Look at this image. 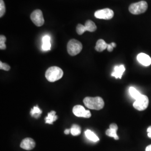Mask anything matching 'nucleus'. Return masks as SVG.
<instances>
[{"label":"nucleus","mask_w":151,"mask_h":151,"mask_svg":"<svg viewBox=\"0 0 151 151\" xmlns=\"http://www.w3.org/2000/svg\"><path fill=\"white\" fill-rule=\"evenodd\" d=\"M114 47L111 45V44H108V47H107V49H108L109 52H112L113 50Z\"/></svg>","instance_id":"obj_25"},{"label":"nucleus","mask_w":151,"mask_h":151,"mask_svg":"<svg viewBox=\"0 0 151 151\" xmlns=\"http://www.w3.org/2000/svg\"><path fill=\"white\" fill-rule=\"evenodd\" d=\"M125 70L124 65H116L114 68L113 72L111 73V76L114 77L115 78H122L123 74Z\"/></svg>","instance_id":"obj_12"},{"label":"nucleus","mask_w":151,"mask_h":151,"mask_svg":"<svg viewBox=\"0 0 151 151\" xmlns=\"http://www.w3.org/2000/svg\"><path fill=\"white\" fill-rule=\"evenodd\" d=\"M147 133H148V136L149 138H151V126L149 127L147 129Z\"/></svg>","instance_id":"obj_26"},{"label":"nucleus","mask_w":151,"mask_h":151,"mask_svg":"<svg viewBox=\"0 0 151 151\" xmlns=\"http://www.w3.org/2000/svg\"><path fill=\"white\" fill-rule=\"evenodd\" d=\"M73 113L77 117L89 118L91 116V114L89 110H86L83 106L79 105H76L73 107Z\"/></svg>","instance_id":"obj_9"},{"label":"nucleus","mask_w":151,"mask_h":151,"mask_svg":"<svg viewBox=\"0 0 151 151\" xmlns=\"http://www.w3.org/2000/svg\"><path fill=\"white\" fill-rule=\"evenodd\" d=\"M70 133V129H67L65 130V134H69Z\"/></svg>","instance_id":"obj_27"},{"label":"nucleus","mask_w":151,"mask_h":151,"mask_svg":"<svg viewBox=\"0 0 151 151\" xmlns=\"http://www.w3.org/2000/svg\"><path fill=\"white\" fill-rule=\"evenodd\" d=\"M111 45L114 48H115V47H116V44L115 43H111Z\"/></svg>","instance_id":"obj_29"},{"label":"nucleus","mask_w":151,"mask_h":151,"mask_svg":"<svg viewBox=\"0 0 151 151\" xmlns=\"http://www.w3.org/2000/svg\"><path fill=\"white\" fill-rule=\"evenodd\" d=\"M63 75L62 70L56 66L50 67L45 72V77L49 82H53L60 80Z\"/></svg>","instance_id":"obj_2"},{"label":"nucleus","mask_w":151,"mask_h":151,"mask_svg":"<svg viewBox=\"0 0 151 151\" xmlns=\"http://www.w3.org/2000/svg\"><path fill=\"white\" fill-rule=\"evenodd\" d=\"M42 49L44 51L49 50L51 48V43H50V37L49 35H45L42 39Z\"/></svg>","instance_id":"obj_13"},{"label":"nucleus","mask_w":151,"mask_h":151,"mask_svg":"<svg viewBox=\"0 0 151 151\" xmlns=\"http://www.w3.org/2000/svg\"><path fill=\"white\" fill-rule=\"evenodd\" d=\"M6 41V38L4 35H1L0 36V49L1 50H4L6 48L5 42Z\"/></svg>","instance_id":"obj_22"},{"label":"nucleus","mask_w":151,"mask_h":151,"mask_svg":"<svg viewBox=\"0 0 151 151\" xmlns=\"http://www.w3.org/2000/svg\"><path fill=\"white\" fill-rule=\"evenodd\" d=\"M70 129V133L73 136H76L80 134L81 132V128L80 126L76 124H73Z\"/></svg>","instance_id":"obj_17"},{"label":"nucleus","mask_w":151,"mask_h":151,"mask_svg":"<svg viewBox=\"0 0 151 151\" xmlns=\"http://www.w3.org/2000/svg\"><path fill=\"white\" fill-rule=\"evenodd\" d=\"M6 7L3 0H0V17H2L5 14Z\"/></svg>","instance_id":"obj_21"},{"label":"nucleus","mask_w":151,"mask_h":151,"mask_svg":"<svg viewBox=\"0 0 151 151\" xmlns=\"http://www.w3.org/2000/svg\"><path fill=\"white\" fill-rule=\"evenodd\" d=\"M137 60L141 65L144 66H149L151 65V58L147 54L141 53L137 57Z\"/></svg>","instance_id":"obj_11"},{"label":"nucleus","mask_w":151,"mask_h":151,"mask_svg":"<svg viewBox=\"0 0 151 151\" xmlns=\"http://www.w3.org/2000/svg\"><path fill=\"white\" fill-rule=\"evenodd\" d=\"M117 130H118L109 128V129L106 131V134L109 137H113L115 140H118L119 139V137L118 136L117 133H116Z\"/></svg>","instance_id":"obj_19"},{"label":"nucleus","mask_w":151,"mask_h":151,"mask_svg":"<svg viewBox=\"0 0 151 151\" xmlns=\"http://www.w3.org/2000/svg\"><path fill=\"white\" fill-rule=\"evenodd\" d=\"M94 15L95 17L100 19L110 20L113 17L114 15V11L110 9H104L102 10H97L95 12Z\"/></svg>","instance_id":"obj_8"},{"label":"nucleus","mask_w":151,"mask_h":151,"mask_svg":"<svg viewBox=\"0 0 151 151\" xmlns=\"http://www.w3.org/2000/svg\"><path fill=\"white\" fill-rule=\"evenodd\" d=\"M108 45V44L106 43L103 39H99L97 40L96 44L95 50L99 52H103L105 49L107 48Z\"/></svg>","instance_id":"obj_14"},{"label":"nucleus","mask_w":151,"mask_h":151,"mask_svg":"<svg viewBox=\"0 0 151 151\" xmlns=\"http://www.w3.org/2000/svg\"><path fill=\"white\" fill-rule=\"evenodd\" d=\"M146 151H151V145L146 147Z\"/></svg>","instance_id":"obj_28"},{"label":"nucleus","mask_w":151,"mask_h":151,"mask_svg":"<svg viewBox=\"0 0 151 151\" xmlns=\"http://www.w3.org/2000/svg\"><path fill=\"white\" fill-rule=\"evenodd\" d=\"M0 68H1V70L8 71L10 70V67L7 64H6L4 63H2V62H0Z\"/></svg>","instance_id":"obj_23"},{"label":"nucleus","mask_w":151,"mask_h":151,"mask_svg":"<svg viewBox=\"0 0 151 151\" xmlns=\"http://www.w3.org/2000/svg\"><path fill=\"white\" fill-rule=\"evenodd\" d=\"M30 19L32 22L37 27H42L44 23L43 12L40 10H35L30 15Z\"/></svg>","instance_id":"obj_7"},{"label":"nucleus","mask_w":151,"mask_h":151,"mask_svg":"<svg viewBox=\"0 0 151 151\" xmlns=\"http://www.w3.org/2000/svg\"><path fill=\"white\" fill-rule=\"evenodd\" d=\"M129 91L131 96L133 98H134L135 100L138 99L142 95V94L140 93V92L138 91V90H137L135 88L133 87H130L129 89Z\"/></svg>","instance_id":"obj_18"},{"label":"nucleus","mask_w":151,"mask_h":151,"mask_svg":"<svg viewBox=\"0 0 151 151\" xmlns=\"http://www.w3.org/2000/svg\"><path fill=\"white\" fill-rule=\"evenodd\" d=\"M148 8V4L145 1L132 4L129 7L130 12L134 15H139L145 12Z\"/></svg>","instance_id":"obj_4"},{"label":"nucleus","mask_w":151,"mask_h":151,"mask_svg":"<svg viewBox=\"0 0 151 151\" xmlns=\"http://www.w3.org/2000/svg\"><path fill=\"white\" fill-rule=\"evenodd\" d=\"M85 135L86 136L87 138L90 140H92L95 142H96L99 140V137L90 130H87L85 131Z\"/></svg>","instance_id":"obj_16"},{"label":"nucleus","mask_w":151,"mask_h":151,"mask_svg":"<svg viewBox=\"0 0 151 151\" xmlns=\"http://www.w3.org/2000/svg\"><path fill=\"white\" fill-rule=\"evenodd\" d=\"M97 29V27L95 24L91 20H87L85 22V25L78 24L76 27V32L78 35H82L86 31L90 32H94Z\"/></svg>","instance_id":"obj_5"},{"label":"nucleus","mask_w":151,"mask_h":151,"mask_svg":"<svg viewBox=\"0 0 151 151\" xmlns=\"http://www.w3.org/2000/svg\"><path fill=\"white\" fill-rule=\"evenodd\" d=\"M55 114L56 113L54 111H52L50 113H49L48 116L45 118V123L49 124H53V123L58 118Z\"/></svg>","instance_id":"obj_15"},{"label":"nucleus","mask_w":151,"mask_h":151,"mask_svg":"<svg viewBox=\"0 0 151 151\" xmlns=\"http://www.w3.org/2000/svg\"><path fill=\"white\" fill-rule=\"evenodd\" d=\"M42 113V111L37 106H34L30 111V114H31L32 116H35V118L39 117Z\"/></svg>","instance_id":"obj_20"},{"label":"nucleus","mask_w":151,"mask_h":151,"mask_svg":"<svg viewBox=\"0 0 151 151\" xmlns=\"http://www.w3.org/2000/svg\"><path fill=\"white\" fill-rule=\"evenodd\" d=\"M82 49V44L76 39H71L67 44V51L68 54L75 56L79 54Z\"/></svg>","instance_id":"obj_3"},{"label":"nucleus","mask_w":151,"mask_h":151,"mask_svg":"<svg viewBox=\"0 0 151 151\" xmlns=\"http://www.w3.org/2000/svg\"><path fill=\"white\" fill-rule=\"evenodd\" d=\"M110 128H111V129H118V125L115 123H112V124L110 125Z\"/></svg>","instance_id":"obj_24"},{"label":"nucleus","mask_w":151,"mask_h":151,"mask_svg":"<svg viewBox=\"0 0 151 151\" xmlns=\"http://www.w3.org/2000/svg\"><path fill=\"white\" fill-rule=\"evenodd\" d=\"M149 104L148 97L146 95H142L138 99L135 100L133 104V107L139 111H143L148 108Z\"/></svg>","instance_id":"obj_6"},{"label":"nucleus","mask_w":151,"mask_h":151,"mask_svg":"<svg viewBox=\"0 0 151 151\" xmlns=\"http://www.w3.org/2000/svg\"><path fill=\"white\" fill-rule=\"evenodd\" d=\"M35 147V142L31 138H27L22 140L20 147L25 150H32Z\"/></svg>","instance_id":"obj_10"},{"label":"nucleus","mask_w":151,"mask_h":151,"mask_svg":"<svg viewBox=\"0 0 151 151\" xmlns=\"http://www.w3.org/2000/svg\"><path fill=\"white\" fill-rule=\"evenodd\" d=\"M83 103L87 108L99 110L104 106V101L100 97H86L83 99Z\"/></svg>","instance_id":"obj_1"}]
</instances>
